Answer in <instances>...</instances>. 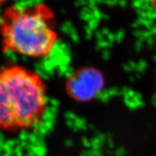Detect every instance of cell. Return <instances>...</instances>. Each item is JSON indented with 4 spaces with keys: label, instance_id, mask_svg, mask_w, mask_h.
<instances>
[{
    "label": "cell",
    "instance_id": "7a4b0ae2",
    "mask_svg": "<svg viewBox=\"0 0 156 156\" xmlns=\"http://www.w3.org/2000/svg\"><path fill=\"white\" fill-rule=\"evenodd\" d=\"M0 36L4 51L34 58L49 55L58 38L53 12L41 4L5 8L0 15Z\"/></svg>",
    "mask_w": 156,
    "mask_h": 156
},
{
    "label": "cell",
    "instance_id": "277c9868",
    "mask_svg": "<svg viewBox=\"0 0 156 156\" xmlns=\"http://www.w3.org/2000/svg\"><path fill=\"white\" fill-rule=\"evenodd\" d=\"M9 0H0V6L5 5V3H7Z\"/></svg>",
    "mask_w": 156,
    "mask_h": 156
},
{
    "label": "cell",
    "instance_id": "6da1fadb",
    "mask_svg": "<svg viewBox=\"0 0 156 156\" xmlns=\"http://www.w3.org/2000/svg\"><path fill=\"white\" fill-rule=\"evenodd\" d=\"M47 85L34 70L18 64L0 67V133L36 131L48 112Z\"/></svg>",
    "mask_w": 156,
    "mask_h": 156
},
{
    "label": "cell",
    "instance_id": "3957f363",
    "mask_svg": "<svg viewBox=\"0 0 156 156\" xmlns=\"http://www.w3.org/2000/svg\"><path fill=\"white\" fill-rule=\"evenodd\" d=\"M151 3L153 8L155 9V11L156 12V0H151Z\"/></svg>",
    "mask_w": 156,
    "mask_h": 156
}]
</instances>
